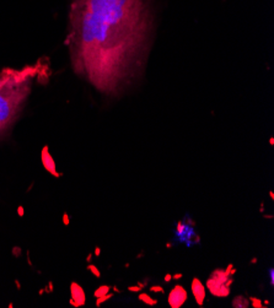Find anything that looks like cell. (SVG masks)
I'll use <instances>...</instances> for the list:
<instances>
[{
    "label": "cell",
    "mask_w": 274,
    "mask_h": 308,
    "mask_svg": "<svg viewBox=\"0 0 274 308\" xmlns=\"http://www.w3.org/2000/svg\"><path fill=\"white\" fill-rule=\"evenodd\" d=\"M146 0H73L66 45L79 77L108 96L142 70L150 42Z\"/></svg>",
    "instance_id": "cell-1"
},
{
    "label": "cell",
    "mask_w": 274,
    "mask_h": 308,
    "mask_svg": "<svg viewBox=\"0 0 274 308\" xmlns=\"http://www.w3.org/2000/svg\"><path fill=\"white\" fill-rule=\"evenodd\" d=\"M43 61L22 68H5L0 71V133L5 132L19 117L32 87L47 73Z\"/></svg>",
    "instance_id": "cell-2"
},
{
    "label": "cell",
    "mask_w": 274,
    "mask_h": 308,
    "mask_svg": "<svg viewBox=\"0 0 274 308\" xmlns=\"http://www.w3.org/2000/svg\"><path fill=\"white\" fill-rule=\"evenodd\" d=\"M234 274L235 269L232 265H229L227 269H215L207 280V287L211 295L216 297H226L234 281Z\"/></svg>",
    "instance_id": "cell-3"
},
{
    "label": "cell",
    "mask_w": 274,
    "mask_h": 308,
    "mask_svg": "<svg viewBox=\"0 0 274 308\" xmlns=\"http://www.w3.org/2000/svg\"><path fill=\"white\" fill-rule=\"evenodd\" d=\"M188 298V293L186 289L182 285H176L174 289L170 291L169 297H167V303L172 308H179L185 305Z\"/></svg>",
    "instance_id": "cell-4"
},
{
    "label": "cell",
    "mask_w": 274,
    "mask_h": 308,
    "mask_svg": "<svg viewBox=\"0 0 274 308\" xmlns=\"http://www.w3.org/2000/svg\"><path fill=\"white\" fill-rule=\"evenodd\" d=\"M191 290H192V293L194 296L195 302L198 303V306H203L204 301H206V286L203 285V282L200 281L198 277H194L192 280V286H191Z\"/></svg>",
    "instance_id": "cell-5"
},
{
    "label": "cell",
    "mask_w": 274,
    "mask_h": 308,
    "mask_svg": "<svg viewBox=\"0 0 274 308\" xmlns=\"http://www.w3.org/2000/svg\"><path fill=\"white\" fill-rule=\"evenodd\" d=\"M70 293H71V300L70 303L74 305L75 307H79V306H84L85 305V293L82 287L80 285H78L77 282H73L70 286Z\"/></svg>",
    "instance_id": "cell-6"
},
{
    "label": "cell",
    "mask_w": 274,
    "mask_h": 308,
    "mask_svg": "<svg viewBox=\"0 0 274 308\" xmlns=\"http://www.w3.org/2000/svg\"><path fill=\"white\" fill-rule=\"evenodd\" d=\"M42 162H43V166L46 167V169H47L48 172H50L53 176L59 177V173L57 172V169H56V164H54V161H53L50 154L48 153L47 148L43 149V151H42Z\"/></svg>",
    "instance_id": "cell-7"
},
{
    "label": "cell",
    "mask_w": 274,
    "mask_h": 308,
    "mask_svg": "<svg viewBox=\"0 0 274 308\" xmlns=\"http://www.w3.org/2000/svg\"><path fill=\"white\" fill-rule=\"evenodd\" d=\"M250 306V301L247 300L246 297H243L242 295L240 296H236L232 301V307H241V308H245Z\"/></svg>",
    "instance_id": "cell-8"
},
{
    "label": "cell",
    "mask_w": 274,
    "mask_h": 308,
    "mask_svg": "<svg viewBox=\"0 0 274 308\" xmlns=\"http://www.w3.org/2000/svg\"><path fill=\"white\" fill-rule=\"evenodd\" d=\"M138 298H139L142 302H144L145 305H148V306H155L156 303H158V301L154 300V298H151L150 296L146 295V293H140V295L138 296Z\"/></svg>",
    "instance_id": "cell-9"
},
{
    "label": "cell",
    "mask_w": 274,
    "mask_h": 308,
    "mask_svg": "<svg viewBox=\"0 0 274 308\" xmlns=\"http://www.w3.org/2000/svg\"><path fill=\"white\" fill-rule=\"evenodd\" d=\"M110 289L111 287L107 286V285H103V286H100L97 290L95 291V297H102V296L107 295V293H110Z\"/></svg>",
    "instance_id": "cell-10"
},
{
    "label": "cell",
    "mask_w": 274,
    "mask_h": 308,
    "mask_svg": "<svg viewBox=\"0 0 274 308\" xmlns=\"http://www.w3.org/2000/svg\"><path fill=\"white\" fill-rule=\"evenodd\" d=\"M89 270L91 271V273H93L94 275H95L96 277H101V273H100V270H98L97 268H96L95 265H89Z\"/></svg>",
    "instance_id": "cell-11"
},
{
    "label": "cell",
    "mask_w": 274,
    "mask_h": 308,
    "mask_svg": "<svg viewBox=\"0 0 274 308\" xmlns=\"http://www.w3.org/2000/svg\"><path fill=\"white\" fill-rule=\"evenodd\" d=\"M251 306L252 307H264V306H262V302L259 300H256L255 297H251Z\"/></svg>",
    "instance_id": "cell-12"
},
{
    "label": "cell",
    "mask_w": 274,
    "mask_h": 308,
    "mask_svg": "<svg viewBox=\"0 0 274 308\" xmlns=\"http://www.w3.org/2000/svg\"><path fill=\"white\" fill-rule=\"evenodd\" d=\"M112 297V295L111 293H107V295H105V296H102V297H97V303H96V305L97 306H100L101 303L102 302H105L106 300H108V298H111Z\"/></svg>",
    "instance_id": "cell-13"
},
{
    "label": "cell",
    "mask_w": 274,
    "mask_h": 308,
    "mask_svg": "<svg viewBox=\"0 0 274 308\" xmlns=\"http://www.w3.org/2000/svg\"><path fill=\"white\" fill-rule=\"evenodd\" d=\"M150 290H151V291H160L161 293H163V289H162V287H160V286H159V287H151Z\"/></svg>",
    "instance_id": "cell-14"
},
{
    "label": "cell",
    "mask_w": 274,
    "mask_h": 308,
    "mask_svg": "<svg viewBox=\"0 0 274 308\" xmlns=\"http://www.w3.org/2000/svg\"><path fill=\"white\" fill-rule=\"evenodd\" d=\"M273 273H274V270L273 269H271V270H269V274H271V284L273 285Z\"/></svg>",
    "instance_id": "cell-15"
},
{
    "label": "cell",
    "mask_w": 274,
    "mask_h": 308,
    "mask_svg": "<svg viewBox=\"0 0 274 308\" xmlns=\"http://www.w3.org/2000/svg\"><path fill=\"white\" fill-rule=\"evenodd\" d=\"M171 279H172L171 275H166V277H165V281H170Z\"/></svg>",
    "instance_id": "cell-16"
},
{
    "label": "cell",
    "mask_w": 274,
    "mask_h": 308,
    "mask_svg": "<svg viewBox=\"0 0 274 308\" xmlns=\"http://www.w3.org/2000/svg\"><path fill=\"white\" fill-rule=\"evenodd\" d=\"M175 279H179V277H182V275L181 274H177V275H175Z\"/></svg>",
    "instance_id": "cell-17"
},
{
    "label": "cell",
    "mask_w": 274,
    "mask_h": 308,
    "mask_svg": "<svg viewBox=\"0 0 274 308\" xmlns=\"http://www.w3.org/2000/svg\"><path fill=\"white\" fill-rule=\"evenodd\" d=\"M22 213H24V210H22V208H20L19 209V214H20V215H22Z\"/></svg>",
    "instance_id": "cell-18"
}]
</instances>
